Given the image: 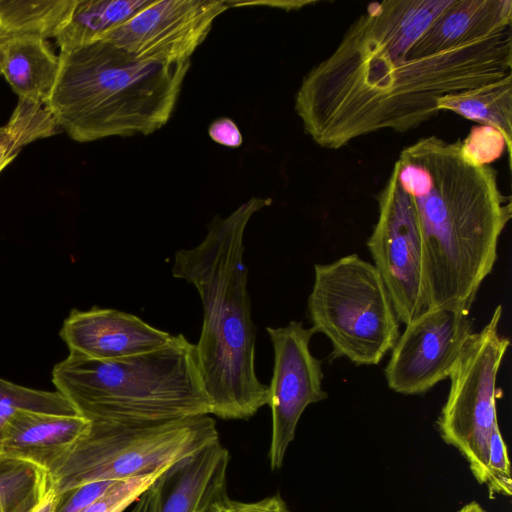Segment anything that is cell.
<instances>
[{"label": "cell", "instance_id": "1", "mask_svg": "<svg viewBox=\"0 0 512 512\" xmlns=\"http://www.w3.org/2000/svg\"><path fill=\"white\" fill-rule=\"evenodd\" d=\"M451 2L369 4L299 86L295 110L306 134L339 149L383 129L408 131L441 112V97L512 74V28L429 55L410 53Z\"/></svg>", "mask_w": 512, "mask_h": 512}, {"label": "cell", "instance_id": "2", "mask_svg": "<svg viewBox=\"0 0 512 512\" xmlns=\"http://www.w3.org/2000/svg\"><path fill=\"white\" fill-rule=\"evenodd\" d=\"M392 172L417 213L431 309L469 315L512 217L511 199L502 193L497 172L467 161L460 141L437 136L404 148Z\"/></svg>", "mask_w": 512, "mask_h": 512}, {"label": "cell", "instance_id": "3", "mask_svg": "<svg viewBox=\"0 0 512 512\" xmlns=\"http://www.w3.org/2000/svg\"><path fill=\"white\" fill-rule=\"evenodd\" d=\"M271 199L253 197L228 217L216 215L205 238L178 250L172 275L192 284L201 299L203 323L196 356L211 414L244 420L268 405L269 390L255 371V327L247 290L244 232Z\"/></svg>", "mask_w": 512, "mask_h": 512}, {"label": "cell", "instance_id": "4", "mask_svg": "<svg viewBox=\"0 0 512 512\" xmlns=\"http://www.w3.org/2000/svg\"><path fill=\"white\" fill-rule=\"evenodd\" d=\"M59 70L45 107L79 143L149 135L170 119L190 61L137 58L106 40L59 52Z\"/></svg>", "mask_w": 512, "mask_h": 512}, {"label": "cell", "instance_id": "5", "mask_svg": "<svg viewBox=\"0 0 512 512\" xmlns=\"http://www.w3.org/2000/svg\"><path fill=\"white\" fill-rule=\"evenodd\" d=\"M52 382L89 421L143 423L211 415L195 344L182 334L156 350L114 360L69 352L54 366Z\"/></svg>", "mask_w": 512, "mask_h": 512}, {"label": "cell", "instance_id": "6", "mask_svg": "<svg viewBox=\"0 0 512 512\" xmlns=\"http://www.w3.org/2000/svg\"><path fill=\"white\" fill-rule=\"evenodd\" d=\"M220 440L215 420L201 415L160 422L90 421L51 472L58 495L98 481H120L166 469Z\"/></svg>", "mask_w": 512, "mask_h": 512}, {"label": "cell", "instance_id": "7", "mask_svg": "<svg viewBox=\"0 0 512 512\" xmlns=\"http://www.w3.org/2000/svg\"><path fill=\"white\" fill-rule=\"evenodd\" d=\"M308 317L314 333L330 340L333 358L358 366L378 365L400 335L379 272L357 254L314 266Z\"/></svg>", "mask_w": 512, "mask_h": 512}, {"label": "cell", "instance_id": "8", "mask_svg": "<svg viewBox=\"0 0 512 512\" xmlns=\"http://www.w3.org/2000/svg\"><path fill=\"white\" fill-rule=\"evenodd\" d=\"M502 306L498 305L488 323L472 332L451 374L450 390L436 426L446 444L467 460L478 483L487 475L490 438L497 421V376L510 345L499 334Z\"/></svg>", "mask_w": 512, "mask_h": 512}, {"label": "cell", "instance_id": "9", "mask_svg": "<svg viewBox=\"0 0 512 512\" xmlns=\"http://www.w3.org/2000/svg\"><path fill=\"white\" fill-rule=\"evenodd\" d=\"M377 202L378 219L367 247L399 322L407 325L431 309L421 228L411 198L392 171Z\"/></svg>", "mask_w": 512, "mask_h": 512}, {"label": "cell", "instance_id": "10", "mask_svg": "<svg viewBox=\"0 0 512 512\" xmlns=\"http://www.w3.org/2000/svg\"><path fill=\"white\" fill-rule=\"evenodd\" d=\"M266 330L274 350L273 374L268 386L272 414L268 458L271 469L278 470L295 438L303 412L328 395L322 388L321 361L310 350L314 331L298 321Z\"/></svg>", "mask_w": 512, "mask_h": 512}, {"label": "cell", "instance_id": "11", "mask_svg": "<svg viewBox=\"0 0 512 512\" xmlns=\"http://www.w3.org/2000/svg\"><path fill=\"white\" fill-rule=\"evenodd\" d=\"M230 6L231 2L220 0H152L98 40L109 41L141 59L187 62L215 19Z\"/></svg>", "mask_w": 512, "mask_h": 512}, {"label": "cell", "instance_id": "12", "mask_svg": "<svg viewBox=\"0 0 512 512\" xmlns=\"http://www.w3.org/2000/svg\"><path fill=\"white\" fill-rule=\"evenodd\" d=\"M468 314L430 309L405 325L384 369L388 387L403 395H420L449 378L472 333Z\"/></svg>", "mask_w": 512, "mask_h": 512}, {"label": "cell", "instance_id": "13", "mask_svg": "<svg viewBox=\"0 0 512 512\" xmlns=\"http://www.w3.org/2000/svg\"><path fill=\"white\" fill-rule=\"evenodd\" d=\"M60 336L70 353L96 360H114L156 350L172 335L133 314L93 307L71 311L63 322Z\"/></svg>", "mask_w": 512, "mask_h": 512}, {"label": "cell", "instance_id": "14", "mask_svg": "<svg viewBox=\"0 0 512 512\" xmlns=\"http://www.w3.org/2000/svg\"><path fill=\"white\" fill-rule=\"evenodd\" d=\"M229 460L218 440L174 463L149 487L148 512H208L227 495Z\"/></svg>", "mask_w": 512, "mask_h": 512}, {"label": "cell", "instance_id": "15", "mask_svg": "<svg viewBox=\"0 0 512 512\" xmlns=\"http://www.w3.org/2000/svg\"><path fill=\"white\" fill-rule=\"evenodd\" d=\"M80 415L19 411L0 435V454L31 462L49 474L89 428Z\"/></svg>", "mask_w": 512, "mask_h": 512}, {"label": "cell", "instance_id": "16", "mask_svg": "<svg viewBox=\"0 0 512 512\" xmlns=\"http://www.w3.org/2000/svg\"><path fill=\"white\" fill-rule=\"evenodd\" d=\"M512 28L511 0H452L411 48L414 56L448 50Z\"/></svg>", "mask_w": 512, "mask_h": 512}, {"label": "cell", "instance_id": "17", "mask_svg": "<svg viewBox=\"0 0 512 512\" xmlns=\"http://www.w3.org/2000/svg\"><path fill=\"white\" fill-rule=\"evenodd\" d=\"M59 70L49 40L35 35H0V74L18 98L45 105Z\"/></svg>", "mask_w": 512, "mask_h": 512}, {"label": "cell", "instance_id": "18", "mask_svg": "<svg viewBox=\"0 0 512 512\" xmlns=\"http://www.w3.org/2000/svg\"><path fill=\"white\" fill-rule=\"evenodd\" d=\"M438 109L498 129L508 146L512 143V74L499 80L447 94L437 102Z\"/></svg>", "mask_w": 512, "mask_h": 512}, {"label": "cell", "instance_id": "19", "mask_svg": "<svg viewBox=\"0 0 512 512\" xmlns=\"http://www.w3.org/2000/svg\"><path fill=\"white\" fill-rule=\"evenodd\" d=\"M152 0H76L65 25L54 38L60 51L98 40L131 18Z\"/></svg>", "mask_w": 512, "mask_h": 512}, {"label": "cell", "instance_id": "20", "mask_svg": "<svg viewBox=\"0 0 512 512\" xmlns=\"http://www.w3.org/2000/svg\"><path fill=\"white\" fill-rule=\"evenodd\" d=\"M76 0H0V35L55 38Z\"/></svg>", "mask_w": 512, "mask_h": 512}, {"label": "cell", "instance_id": "21", "mask_svg": "<svg viewBox=\"0 0 512 512\" xmlns=\"http://www.w3.org/2000/svg\"><path fill=\"white\" fill-rule=\"evenodd\" d=\"M50 488L46 470L0 454V512H29Z\"/></svg>", "mask_w": 512, "mask_h": 512}, {"label": "cell", "instance_id": "22", "mask_svg": "<svg viewBox=\"0 0 512 512\" xmlns=\"http://www.w3.org/2000/svg\"><path fill=\"white\" fill-rule=\"evenodd\" d=\"M19 411L78 415L70 401L57 390L28 388L0 378V435Z\"/></svg>", "mask_w": 512, "mask_h": 512}, {"label": "cell", "instance_id": "23", "mask_svg": "<svg viewBox=\"0 0 512 512\" xmlns=\"http://www.w3.org/2000/svg\"><path fill=\"white\" fill-rule=\"evenodd\" d=\"M4 126L21 149L38 139L51 137L61 131L44 104L24 98H18L16 107Z\"/></svg>", "mask_w": 512, "mask_h": 512}, {"label": "cell", "instance_id": "24", "mask_svg": "<svg viewBox=\"0 0 512 512\" xmlns=\"http://www.w3.org/2000/svg\"><path fill=\"white\" fill-rule=\"evenodd\" d=\"M166 469L114 482L82 512H123L128 506L133 504Z\"/></svg>", "mask_w": 512, "mask_h": 512}, {"label": "cell", "instance_id": "25", "mask_svg": "<svg viewBox=\"0 0 512 512\" xmlns=\"http://www.w3.org/2000/svg\"><path fill=\"white\" fill-rule=\"evenodd\" d=\"M507 150L510 154L504 135L496 128L479 125L473 127L463 141H460V153L470 163L489 165L501 157Z\"/></svg>", "mask_w": 512, "mask_h": 512}, {"label": "cell", "instance_id": "26", "mask_svg": "<svg viewBox=\"0 0 512 512\" xmlns=\"http://www.w3.org/2000/svg\"><path fill=\"white\" fill-rule=\"evenodd\" d=\"M484 484L487 485L490 498H493L495 494L506 497L512 495V477L507 446L498 423L494 425L490 438L487 475Z\"/></svg>", "mask_w": 512, "mask_h": 512}, {"label": "cell", "instance_id": "27", "mask_svg": "<svg viewBox=\"0 0 512 512\" xmlns=\"http://www.w3.org/2000/svg\"><path fill=\"white\" fill-rule=\"evenodd\" d=\"M116 481L87 483L60 495L55 512H82Z\"/></svg>", "mask_w": 512, "mask_h": 512}, {"label": "cell", "instance_id": "28", "mask_svg": "<svg viewBox=\"0 0 512 512\" xmlns=\"http://www.w3.org/2000/svg\"><path fill=\"white\" fill-rule=\"evenodd\" d=\"M208 512H290L279 493L254 502L231 499L228 495L215 502Z\"/></svg>", "mask_w": 512, "mask_h": 512}, {"label": "cell", "instance_id": "29", "mask_svg": "<svg viewBox=\"0 0 512 512\" xmlns=\"http://www.w3.org/2000/svg\"><path fill=\"white\" fill-rule=\"evenodd\" d=\"M208 134L214 142L231 148L239 147L243 142L238 126L228 117L215 119L209 126Z\"/></svg>", "mask_w": 512, "mask_h": 512}, {"label": "cell", "instance_id": "30", "mask_svg": "<svg viewBox=\"0 0 512 512\" xmlns=\"http://www.w3.org/2000/svg\"><path fill=\"white\" fill-rule=\"evenodd\" d=\"M60 495L51 487L39 503L29 512H55Z\"/></svg>", "mask_w": 512, "mask_h": 512}, {"label": "cell", "instance_id": "31", "mask_svg": "<svg viewBox=\"0 0 512 512\" xmlns=\"http://www.w3.org/2000/svg\"><path fill=\"white\" fill-rule=\"evenodd\" d=\"M8 148H11L17 152L21 151V149L18 147L16 142L7 131L6 127L2 126L0 127V152Z\"/></svg>", "mask_w": 512, "mask_h": 512}, {"label": "cell", "instance_id": "32", "mask_svg": "<svg viewBox=\"0 0 512 512\" xmlns=\"http://www.w3.org/2000/svg\"><path fill=\"white\" fill-rule=\"evenodd\" d=\"M151 494L149 488L133 503L130 512H148Z\"/></svg>", "mask_w": 512, "mask_h": 512}, {"label": "cell", "instance_id": "33", "mask_svg": "<svg viewBox=\"0 0 512 512\" xmlns=\"http://www.w3.org/2000/svg\"><path fill=\"white\" fill-rule=\"evenodd\" d=\"M19 154V152L8 148L0 152V172L4 170Z\"/></svg>", "mask_w": 512, "mask_h": 512}, {"label": "cell", "instance_id": "34", "mask_svg": "<svg viewBox=\"0 0 512 512\" xmlns=\"http://www.w3.org/2000/svg\"><path fill=\"white\" fill-rule=\"evenodd\" d=\"M457 512H487L480 504L473 501L463 506Z\"/></svg>", "mask_w": 512, "mask_h": 512}, {"label": "cell", "instance_id": "35", "mask_svg": "<svg viewBox=\"0 0 512 512\" xmlns=\"http://www.w3.org/2000/svg\"><path fill=\"white\" fill-rule=\"evenodd\" d=\"M1 75V74H0Z\"/></svg>", "mask_w": 512, "mask_h": 512}]
</instances>
